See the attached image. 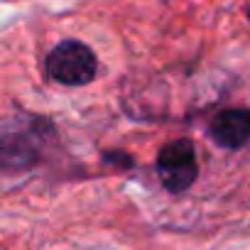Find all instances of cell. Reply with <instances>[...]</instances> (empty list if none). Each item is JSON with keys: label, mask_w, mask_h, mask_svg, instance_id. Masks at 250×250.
I'll list each match as a JSON object with an SVG mask.
<instances>
[{"label": "cell", "mask_w": 250, "mask_h": 250, "mask_svg": "<svg viewBox=\"0 0 250 250\" xmlns=\"http://www.w3.org/2000/svg\"><path fill=\"white\" fill-rule=\"evenodd\" d=\"M47 71L64 86H83L96 76V57L86 44L66 40L47 57Z\"/></svg>", "instance_id": "cell-1"}, {"label": "cell", "mask_w": 250, "mask_h": 250, "mask_svg": "<svg viewBox=\"0 0 250 250\" xmlns=\"http://www.w3.org/2000/svg\"><path fill=\"white\" fill-rule=\"evenodd\" d=\"M157 169L162 177V184L169 191H184L196 179V155L194 145L189 140H174L162 147L157 157Z\"/></svg>", "instance_id": "cell-2"}, {"label": "cell", "mask_w": 250, "mask_h": 250, "mask_svg": "<svg viewBox=\"0 0 250 250\" xmlns=\"http://www.w3.org/2000/svg\"><path fill=\"white\" fill-rule=\"evenodd\" d=\"M211 138L223 147H243L250 140V110L248 108H233L216 115L211 123Z\"/></svg>", "instance_id": "cell-3"}]
</instances>
